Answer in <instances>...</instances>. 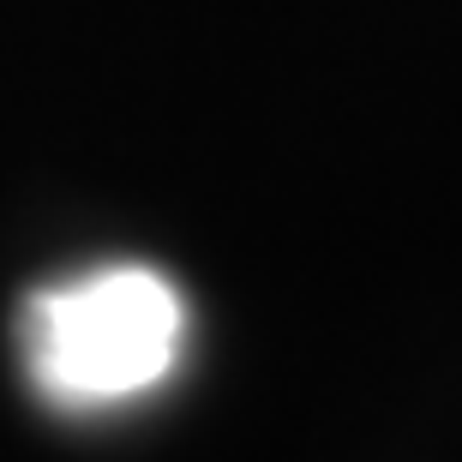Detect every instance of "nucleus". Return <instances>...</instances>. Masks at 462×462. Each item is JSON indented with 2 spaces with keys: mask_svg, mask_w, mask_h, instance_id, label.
<instances>
[{
  "mask_svg": "<svg viewBox=\"0 0 462 462\" xmlns=\"http://www.w3.org/2000/svg\"><path fill=\"white\" fill-rule=\"evenodd\" d=\"M187 307L151 264H103L31 294L18 348L36 396L90 414L156 391L180 366Z\"/></svg>",
  "mask_w": 462,
  "mask_h": 462,
  "instance_id": "obj_1",
  "label": "nucleus"
}]
</instances>
